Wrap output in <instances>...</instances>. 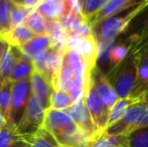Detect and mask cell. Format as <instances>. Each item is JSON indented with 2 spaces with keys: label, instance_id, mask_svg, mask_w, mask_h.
<instances>
[{
  "label": "cell",
  "instance_id": "52a82bcc",
  "mask_svg": "<svg viewBox=\"0 0 148 147\" xmlns=\"http://www.w3.org/2000/svg\"><path fill=\"white\" fill-rule=\"evenodd\" d=\"M31 95L29 80H23L12 83L11 87V105L9 112V122L14 126L17 125L21 119L23 112Z\"/></svg>",
  "mask_w": 148,
  "mask_h": 147
},
{
  "label": "cell",
  "instance_id": "8d00e7d4",
  "mask_svg": "<svg viewBox=\"0 0 148 147\" xmlns=\"http://www.w3.org/2000/svg\"><path fill=\"white\" fill-rule=\"evenodd\" d=\"M28 147H29V146H28Z\"/></svg>",
  "mask_w": 148,
  "mask_h": 147
},
{
  "label": "cell",
  "instance_id": "44dd1931",
  "mask_svg": "<svg viewBox=\"0 0 148 147\" xmlns=\"http://www.w3.org/2000/svg\"><path fill=\"white\" fill-rule=\"evenodd\" d=\"M33 72V64L32 61L28 59L27 57L21 55L14 68L12 70V73L10 75L9 82H19L23 80H29L31 74Z\"/></svg>",
  "mask_w": 148,
  "mask_h": 147
},
{
  "label": "cell",
  "instance_id": "7c38bea8",
  "mask_svg": "<svg viewBox=\"0 0 148 147\" xmlns=\"http://www.w3.org/2000/svg\"><path fill=\"white\" fill-rule=\"evenodd\" d=\"M29 82L31 94L36 96L43 103L45 109H47L49 105V97H51V92L53 91L51 83L42 75H40L34 70L29 78Z\"/></svg>",
  "mask_w": 148,
  "mask_h": 147
},
{
  "label": "cell",
  "instance_id": "ba28073f",
  "mask_svg": "<svg viewBox=\"0 0 148 147\" xmlns=\"http://www.w3.org/2000/svg\"><path fill=\"white\" fill-rule=\"evenodd\" d=\"M66 47L75 49L84 59L87 68L90 72L96 67L98 42L93 34L86 37L71 36L68 37Z\"/></svg>",
  "mask_w": 148,
  "mask_h": 147
},
{
  "label": "cell",
  "instance_id": "4dcf8cb0",
  "mask_svg": "<svg viewBox=\"0 0 148 147\" xmlns=\"http://www.w3.org/2000/svg\"><path fill=\"white\" fill-rule=\"evenodd\" d=\"M11 0H0V25L4 34L10 29V13H11Z\"/></svg>",
  "mask_w": 148,
  "mask_h": 147
},
{
  "label": "cell",
  "instance_id": "d4e9b609",
  "mask_svg": "<svg viewBox=\"0 0 148 147\" xmlns=\"http://www.w3.org/2000/svg\"><path fill=\"white\" fill-rule=\"evenodd\" d=\"M90 147H128V145L126 136L108 135L102 133L92 140Z\"/></svg>",
  "mask_w": 148,
  "mask_h": 147
},
{
  "label": "cell",
  "instance_id": "e0dca14e",
  "mask_svg": "<svg viewBox=\"0 0 148 147\" xmlns=\"http://www.w3.org/2000/svg\"><path fill=\"white\" fill-rule=\"evenodd\" d=\"M74 75H73L70 67H69L66 55H64V53L60 71L57 76H56L55 80H53V84H51V87H53V89L55 91H62V92L69 93L71 91L73 84H74Z\"/></svg>",
  "mask_w": 148,
  "mask_h": 147
},
{
  "label": "cell",
  "instance_id": "f1b7e54d",
  "mask_svg": "<svg viewBox=\"0 0 148 147\" xmlns=\"http://www.w3.org/2000/svg\"><path fill=\"white\" fill-rule=\"evenodd\" d=\"M108 0H82L81 1V14L88 21L94 16Z\"/></svg>",
  "mask_w": 148,
  "mask_h": 147
},
{
  "label": "cell",
  "instance_id": "1f68e13d",
  "mask_svg": "<svg viewBox=\"0 0 148 147\" xmlns=\"http://www.w3.org/2000/svg\"><path fill=\"white\" fill-rule=\"evenodd\" d=\"M13 2L17 5L21 6L26 9H36L38 4L40 3L39 0H13Z\"/></svg>",
  "mask_w": 148,
  "mask_h": 147
},
{
  "label": "cell",
  "instance_id": "30bf717a",
  "mask_svg": "<svg viewBox=\"0 0 148 147\" xmlns=\"http://www.w3.org/2000/svg\"><path fill=\"white\" fill-rule=\"evenodd\" d=\"M72 118V120L83 130L87 132L91 136L92 140L97 136V131H96L95 125L93 123V120L90 115L88 109L85 104L84 98H82L80 101L74 103L70 108L64 110Z\"/></svg>",
  "mask_w": 148,
  "mask_h": 147
},
{
  "label": "cell",
  "instance_id": "4316f807",
  "mask_svg": "<svg viewBox=\"0 0 148 147\" xmlns=\"http://www.w3.org/2000/svg\"><path fill=\"white\" fill-rule=\"evenodd\" d=\"M12 83L7 82L0 87V114L3 116L6 123L9 122V112L11 105Z\"/></svg>",
  "mask_w": 148,
  "mask_h": 147
},
{
  "label": "cell",
  "instance_id": "d590c367",
  "mask_svg": "<svg viewBox=\"0 0 148 147\" xmlns=\"http://www.w3.org/2000/svg\"><path fill=\"white\" fill-rule=\"evenodd\" d=\"M4 34V30H3V28L1 27V25H0V40H1V38H2V36Z\"/></svg>",
  "mask_w": 148,
  "mask_h": 147
},
{
  "label": "cell",
  "instance_id": "9c48e42d",
  "mask_svg": "<svg viewBox=\"0 0 148 147\" xmlns=\"http://www.w3.org/2000/svg\"><path fill=\"white\" fill-rule=\"evenodd\" d=\"M90 82L98 97L101 99L108 110H110L119 98L110 83L108 82L106 76L95 67L90 73Z\"/></svg>",
  "mask_w": 148,
  "mask_h": 147
},
{
  "label": "cell",
  "instance_id": "ac0fdd59",
  "mask_svg": "<svg viewBox=\"0 0 148 147\" xmlns=\"http://www.w3.org/2000/svg\"><path fill=\"white\" fill-rule=\"evenodd\" d=\"M22 138L29 147H62L45 127H40L32 134L22 136Z\"/></svg>",
  "mask_w": 148,
  "mask_h": 147
},
{
  "label": "cell",
  "instance_id": "e575fe53",
  "mask_svg": "<svg viewBox=\"0 0 148 147\" xmlns=\"http://www.w3.org/2000/svg\"><path fill=\"white\" fill-rule=\"evenodd\" d=\"M5 124H6V121H5V119L3 118V116L0 114V131H1L2 129H3V127L5 126Z\"/></svg>",
  "mask_w": 148,
  "mask_h": 147
},
{
  "label": "cell",
  "instance_id": "277c9868",
  "mask_svg": "<svg viewBox=\"0 0 148 147\" xmlns=\"http://www.w3.org/2000/svg\"><path fill=\"white\" fill-rule=\"evenodd\" d=\"M45 107L36 96L31 94L21 119L15 126L19 135H29L42 127Z\"/></svg>",
  "mask_w": 148,
  "mask_h": 147
},
{
  "label": "cell",
  "instance_id": "603a6c76",
  "mask_svg": "<svg viewBox=\"0 0 148 147\" xmlns=\"http://www.w3.org/2000/svg\"><path fill=\"white\" fill-rule=\"evenodd\" d=\"M22 24H24L34 36H47V21L36 9L28 14Z\"/></svg>",
  "mask_w": 148,
  "mask_h": 147
},
{
  "label": "cell",
  "instance_id": "836d02e7",
  "mask_svg": "<svg viewBox=\"0 0 148 147\" xmlns=\"http://www.w3.org/2000/svg\"><path fill=\"white\" fill-rule=\"evenodd\" d=\"M141 100H142L143 102H145L148 104V89L142 94V96H141Z\"/></svg>",
  "mask_w": 148,
  "mask_h": 147
},
{
  "label": "cell",
  "instance_id": "f546056e",
  "mask_svg": "<svg viewBox=\"0 0 148 147\" xmlns=\"http://www.w3.org/2000/svg\"><path fill=\"white\" fill-rule=\"evenodd\" d=\"M11 2H12V8H11V13H10V29L12 27H15V26L20 25V24L23 23V21L27 17V15L32 11L31 9H26V8H23L21 6L15 4L13 2V0H11Z\"/></svg>",
  "mask_w": 148,
  "mask_h": 147
},
{
  "label": "cell",
  "instance_id": "ffe728a7",
  "mask_svg": "<svg viewBox=\"0 0 148 147\" xmlns=\"http://www.w3.org/2000/svg\"><path fill=\"white\" fill-rule=\"evenodd\" d=\"M0 147H28V144L16 132L13 124L6 123L0 131Z\"/></svg>",
  "mask_w": 148,
  "mask_h": 147
},
{
  "label": "cell",
  "instance_id": "7402d4cb",
  "mask_svg": "<svg viewBox=\"0 0 148 147\" xmlns=\"http://www.w3.org/2000/svg\"><path fill=\"white\" fill-rule=\"evenodd\" d=\"M138 101H142L140 98H134V97L127 96L125 98H119L116 103L111 107V109L109 110V117H108V126H110L111 124L115 123L116 121H118L126 112L127 109L133 105L134 103L138 102Z\"/></svg>",
  "mask_w": 148,
  "mask_h": 147
},
{
  "label": "cell",
  "instance_id": "484cf974",
  "mask_svg": "<svg viewBox=\"0 0 148 147\" xmlns=\"http://www.w3.org/2000/svg\"><path fill=\"white\" fill-rule=\"evenodd\" d=\"M73 104L74 103H73V100L69 93L55 90L51 92V97H49V108L57 109V110H66V109L70 108Z\"/></svg>",
  "mask_w": 148,
  "mask_h": 147
},
{
  "label": "cell",
  "instance_id": "5b68a950",
  "mask_svg": "<svg viewBox=\"0 0 148 147\" xmlns=\"http://www.w3.org/2000/svg\"><path fill=\"white\" fill-rule=\"evenodd\" d=\"M64 49L66 47L59 49L53 46L32 59L33 70L42 75L51 83V85L53 84L56 76L60 71Z\"/></svg>",
  "mask_w": 148,
  "mask_h": 147
},
{
  "label": "cell",
  "instance_id": "cb8c5ba5",
  "mask_svg": "<svg viewBox=\"0 0 148 147\" xmlns=\"http://www.w3.org/2000/svg\"><path fill=\"white\" fill-rule=\"evenodd\" d=\"M129 49H130V40H129V38L127 40L120 41V42H117L115 40L113 47L110 51V57H109L110 71L113 68H115L116 66H118L121 62L124 61L125 57L128 55Z\"/></svg>",
  "mask_w": 148,
  "mask_h": 147
},
{
  "label": "cell",
  "instance_id": "7a4b0ae2",
  "mask_svg": "<svg viewBox=\"0 0 148 147\" xmlns=\"http://www.w3.org/2000/svg\"><path fill=\"white\" fill-rule=\"evenodd\" d=\"M137 66L138 62L128 55L124 61L106 75L118 98H125L130 95L137 80Z\"/></svg>",
  "mask_w": 148,
  "mask_h": 147
},
{
  "label": "cell",
  "instance_id": "3957f363",
  "mask_svg": "<svg viewBox=\"0 0 148 147\" xmlns=\"http://www.w3.org/2000/svg\"><path fill=\"white\" fill-rule=\"evenodd\" d=\"M148 125V104L138 101L131 105L124 115L106 128L104 131L108 135L128 136L134 130Z\"/></svg>",
  "mask_w": 148,
  "mask_h": 147
},
{
  "label": "cell",
  "instance_id": "d6a6232c",
  "mask_svg": "<svg viewBox=\"0 0 148 147\" xmlns=\"http://www.w3.org/2000/svg\"><path fill=\"white\" fill-rule=\"evenodd\" d=\"M6 46H7V43L4 42L3 40H0V61H1V57L3 55V53L5 51Z\"/></svg>",
  "mask_w": 148,
  "mask_h": 147
},
{
  "label": "cell",
  "instance_id": "4fadbf2b",
  "mask_svg": "<svg viewBox=\"0 0 148 147\" xmlns=\"http://www.w3.org/2000/svg\"><path fill=\"white\" fill-rule=\"evenodd\" d=\"M21 55V51L18 47L10 46L7 44L0 61V87L9 82L10 75L12 73L14 65Z\"/></svg>",
  "mask_w": 148,
  "mask_h": 147
},
{
  "label": "cell",
  "instance_id": "d6986e66",
  "mask_svg": "<svg viewBox=\"0 0 148 147\" xmlns=\"http://www.w3.org/2000/svg\"><path fill=\"white\" fill-rule=\"evenodd\" d=\"M36 10L47 21H58L64 11V4L62 0H45L40 1Z\"/></svg>",
  "mask_w": 148,
  "mask_h": 147
},
{
  "label": "cell",
  "instance_id": "2e32d148",
  "mask_svg": "<svg viewBox=\"0 0 148 147\" xmlns=\"http://www.w3.org/2000/svg\"><path fill=\"white\" fill-rule=\"evenodd\" d=\"M148 89V51L138 59L137 66V80L134 88L129 96L140 98L142 94Z\"/></svg>",
  "mask_w": 148,
  "mask_h": 147
},
{
  "label": "cell",
  "instance_id": "8fae6325",
  "mask_svg": "<svg viewBox=\"0 0 148 147\" xmlns=\"http://www.w3.org/2000/svg\"><path fill=\"white\" fill-rule=\"evenodd\" d=\"M137 2L138 1H135V0H108L105 5L88 20V23L91 26L95 25L101 20L106 19L108 17H112V16L128 9L129 7L135 5Z\"/></svg>",
  "mask_w": 148,
  "mask_h": 147
},
{
  "label": "cell",
  "instance_id": "5bb4252c",
  "mask_svg": "<svg viewBox=\"0 0 148 147\" xmlns=\"http://www.w3.org/2000/svg\"><path fill=\"white\" fill-rule=\"evenodd\" d=\"M34 36V34L24 24H20L15 27H12L7 32H5L2 36L1 40H3L10 46H15L20 49Z\"/></svg>",
  "mask_w": 148,
  "mask_h": 147
},
{
  "label": "cell",
  "instance_id": "6da1fadb",
  "mask_svg": "<svg viewBox=\"0 0 148 147\" xmlns=\"http://www.w3.org/2000/svg\"><path fill=\"white\" fill-rule=\"evenodd\" d=\"M148 5V0L146 1H138L135 5L129 7L128 9L112 16L106 19L101 20L91 26L92 34L95 37L97 42L109 39H115L119 34H121L126 27L129 25L131 20L139 14Z\"/></svg>",
  "mask_w": 148,
  "mask_h": 147
},
{
  "label": "cell",
  "instance_id": "9a60e30c",
  "mask_svg": "<svg viewBox=\"0 0 148 147\" xmlns=\"http://www.w3.org/2000/svg\"><path fill=\"white\" fill-rule=\"evenodd\" d=\"M51 47H53V42L51 37L47 34V36H35L19 49L21 51L22 55L32 61L35 57L49 49Z\"/></svg>",
  "mask_w": 148,
  "mask_h": 147
},
{
  "label": "cell",
  "instance_id": "83f0119b",
  "mask_svg": "<svg viewBox=\"0 0 148 147\" xmlns=\"http://www.w3.org/2000/svg\"><path fill=\"white\" fill-rule=\"evenodd\" d=\"M126 138L128 147H148V125L134 130Z\"/></svg>",
  "mask_w": 148,
  "mask_h": 147
},
{
  "label": "cell",
  "instance_id": "8992f818",
  "mask_svg": "<svg viewBox=\"0 0 148 147\" xmlns=\"http://www.w3.org/2000/svg\"><path fill=\"white\" fill-rule=\"evenodd\" d=\"M84 100L87 109H88L90 115L92 117V120H93L94 125H95L96 131H97L96 137H98L102 133H104V131L107 128L109 110L103 104V102L98 97V95L96 94L95 90H94L93 86L90 82V79L88 85H87L86 91H85Z\"/></svg>",
  "mask_w": 148,
  "mask_h": 147
}]
</instances>
